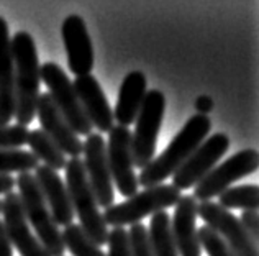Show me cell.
Here are the masks:
<instances>
[{"label":"cell","mask_w":259,"mask_h":256,"mask_svg":"<svg viewBox=\"0 0 259 256\" xmlns=\"http://www.w3.org/2000/svg\"><path fill=\"white\" fill-rule=\"evenodd\" d=\"M0 256H13V246L10 243L9 237H7L2 220H0Z\"/></svg>","instance_id":"obj_31"},{"label":"cell","mask_w":259,"mask_h":256,"mask_svg":"<svg viewBox=\"0 0 259 256\" xmlns=\"http://www.w3.org/2000/svg\"><path fill=\"white\" fill-rule=\"evenodd\" d=\"M108 253L105 256H130V240L125 228H112L107 237Z\"/></svg>","instance_id":"obj_29"},{"label":"cell","mask_w":259,"mask_h":256,"mask_svg":"<svg viewBox=\"0 0 259 256\" xmlns=\"http://www.w3.org/2000/svg\"><path fill=\"white\" fill-rule=\"evenodd\" d=\"M28 145L31 148V154L38 161H45V166H48L53 171H61L66 167L67 159L64 153L54 145V141L48 137V135L39 128V130H33L28 135Z\"/></svg>","instance_id":"obj_22"},{"label":"cell","mask_w":259,"mask_h":256,"mask_svg":"<svg viewBox=\"0 0 259 256\" xmlns=\"http://www.w3.org/2000/svg\"><path fill=\"white\" fill-rule=\"evenodd\" d=\"M218 205L223 208H243V210H257L259 205V189L256 184L228 187L218 195Z\"/></svg>","instance_id":"obj_23"},{"label":"cell","mask_w":259,"mask_h":256,"mask_svg":"<svg viewBox=\"0 0 259 256\" xmlns=\"http://www.w3.org/2000/svg\"><path fill=\"white\" fill-rule=\"evenodd\" d=\"M240 222H241V225L244 228V232L248 233L249 240L257 246V238H259V217H257V210H243Z\"/></svg>","instance_id":"obj_30"},{"label":"cell","mask_w":259,"mask_h":256,"mask_svg":"<svg viewBox=\"0 0 259 256\" xmlns=\"http://www.w3.org/2000/svg\"><path fill=\"white\" fill-rule=\"evenodd\" d=\"M30 130L22 125L0 126V150H20L28 143Z\"/></svg>","instance_id":"obj_27"},{"label":"cell","mask_w":259,"mask_h":256,"mask_svg":"<svg viewBox=\"0 0 259 256\" xmlns=\"http://www.w3.org/2000/svg\"><path fill=\"white\" fill-rule=\"evenodd\" d=\"M15 117V69H13L9 25L0 17V126Z\"/></svg>","instance_id":"obj_19"},{"label":"cell","mask_w":259,"mask_h":256,"mask_svg":"<svg viewBox=\"0 0 259 256\" xmlns=\"http://www.w3.org/2000/svg\"><path fill=\"white\" fill-rule=\"evenodd\" d=\"M0 214H2V200H0Z\"/></svg>","instance_id":"obj_34"},{"label":"cell","mask_w":259,"mask_h":256,"mask_svg":"<svg viewBox=\"0 0 259 256\" xmlns=\"http://www.w3.org/2000/svg\"><path fill=\"white\" fill-rule=\"evenodd\" d=\"M39 74H41V80L48 86V94H50L51 100L56 105L61 115L72 132L77 135H84L89 137L92 133V123L89 122L85 113L80 107V102L76 96L71 79L67 77V74L61 69V66L56 63H46L39 67Z\"/></svg>","instance_id":"obj_7"},{"label":"cell","mask_w":259,"mask_h":256,"mask_svg":"<svg viewBox=\"0 0 259 256\" xmlns=\"http://www.w3.org/2000/svg\"><path fill=\"white\" fill-rule=\"evenodd\" d=\"M230 148V138L225 133L210 135L202 141L200 146L190 154L179 169L172 174V186L177 191L194 187L200 179L213 169Z\"/></svg>","instance_id":"obj_9"},{"label":"cell","mask_w":259,"mask_h":256,"mask_svg":"<svg viewBox=\"0 0 259 256\" xmlns=\"http://www.w3.org/2000/svg\"><path fill=\"white\" fill-rule=\"evenodd\" d=\"M166 112V97L161 91L146 92L145 100L136 117V128L132 133V158L133 166L146 167L154 159L156 145H158L162 117Z\"/></svg>","instance_id":"obj_6"},{"label":"cell","mask_w":259,"mask_h":256,"mask_svg":"<svg viewBox=\"0 0 259 256\" xmlns=\"http://www.w3.org/2000/svg\"><path fill=\"white\" fill-rule=\"evenodd\" d=\"M210 128H212V122L207 115L197 113L190 117L166 150L146 167H143L138 178V186L149 189V187L162 184L167 178H172V174L207 138Z\"/></svg>","instance_id":"obj_2"},{"label":"cell","mask_w":259,"mask_h":256,"mask_svg":"<svg viewBox=\"0 0 259 256\" xmlns=\"http://www.w3.org/2000/svg\"><path fill=\"white\" fill-rule=\"evenodd\" d=\"M18 186V195L28 225L35 228L36 238L50 256H63L66 248L63 243L59 227L54 224L50 207L41 194V189L31 173H22L15 179Z\"/></svg>","instance_id":"obj_4"},{"label":"cell","mask_w":259,"mask_h":256,"mask_svg":"<svg viewBox=\"0 0 259 256\" xmlns=\"http://www.w3.org/2000/svg\"><path fill=\"white\" fill-rule=\"evenodd\" d=\"M197 200L192 195H181L177 200L171 230L179 256H202V246L197 237Z\"/></svg>","instance_id":"obj_17"},{"label":"cell","mask_w":259,"mask_h":256,"mask_svg":"<svg viewBox=\"0 0 259 256\" xmlns=\"http://www.w3.org/2000/svg\"><path fill=\"white\" fill-rule=\"evenodd\" d=\"M61 237H63L64 248H67L74 256H105L102 248L95 245L82 228L76 224L64 227Z\"/></svg>","instance_id":"obj_24"},{"label":"cell","mask_w":259,"mask_h":256,"mask_svg":"<svg viewBox=\"0 0 259 256\" xmlns=\"http://www.w3.org/2000/svg\"><path fill=\"white\" fill-rule=\"evenodd\" d=\"M39 166V161L26 150H0V174L30 173Z\"/></svg>","instance_id":"obj_25"},{"label":"cell","mask_w":259,"mask_h":256,"mask_svg":"<svg viewBox=\"0 0 259 256\" xmlns=\"http://www.w3.org/2000/svg\"><path fill=\"white\" fill-rule=\"evenodd\" d=\"M197 217L205 222V227L220 237L235 256H257V246L249 240L240 219L217 202H200Z\"/></svg>","instance_id":"obj_10"},{"label":"cell","mask_w":259,"mask_h":256,"mask_svg":"<svg viewBox=\"0 0 259 256\" xmlns=\"http://www.w3.org/2000/svg\"><path fill=\"white\" fill-rule=\"evenodd\" d=\"M80 107L92 126L99 128L100 133H108L113 128V110L108 105V100L92 74L76 77L72 82Z\"/></svg>","instance_id":"obj_16"},{"label":"cell","mask_w":259,"mask_h":256,"mask_svg":"<svg viewBox=\"0 0 259 256\" xmlns=\"http://www.w3.org/2000/svg\"><path fill=\"white\" fill-rule=\"evenodd\" d=\"M33 176H35L46 204L50 207L54 224L58 227L71 225L74 219V210L71 205L69 194H67V189L63 181H61L59 174L45 164H39Z\"/></svg>","instance_id":"obj_18"},{"label":"cell","mask_w":259,"mask_h":256,"mask_svg":"<svg viewBox=\"0 0 259 256\" xmlns=\"http://www.w3.org/2000/svg\"><path fill=\"white\" fill-rule=\"evenodd\" d=\"M66 189L69 194L74 215L80 220V228L97 246L107 243L108 227L100 214L97 200L89 186L84 163L80 158H72L66 163Z\"/></svg>","instance_id":"obj_3"},{"label":"cell","mask_w":259,"mask_h":256,"mask_svg":"<svg viewBox=\"0 0 259 256\" xmlns=\"http://www.w3.org/2000/svg\"><path fill=\"white\" fill-rule=\"evenodd\" d=\"M4 227L12 246H15L22 256H50L39 243L36 235L31 233L22 207V200L17 192L5 194L2 200Z\"/></svg>","instance_id":"obj_13"},{"label":"cell","mask_w":259,"mask_h":256,"mask_svg":"<svg viewBox=\"0 0 259 256\" xmlns=\"http://www.w3.org/2000/svg\"><path fill=\"white\" fill-rule=\"evenodd\" d=\"M146 96V77L140 71H132L126 74L123 82L120 86L117 107L113 112V120H117L120 126L135 123L141 104Z\"/></svg>","instance_id":"obj_20"},{"label":"cell","mask_w":259,"mask_h":256,"mask_svg":"<svg viewBox=\"0 0 259 256\" xmlns=\"http://www.w3.org/2000/svg\"><path fill=\"white\" fill-rule=\"evenodd\" d=\"M130 256H153L148 240V228L143 224H135L130 227Z\"/></svg>","instance_id":"obj_28"},{"label":"cell","mask_w":259,"mask_h":256,"mask_svg":"<svg viewBox=\"0 0 259 256\" xmlns=\"http://www.w3.org/2000/svg\"><path fill=\"white\" fill-rule=\"evenodd\" d=\"M195 110L199 112V115H207L208 112L213 110V100L208 96H200L195 99Z\"/></svg>","instance_id":"obj_32"},{"label":"cell","mask_w":259,"mask_h":256,"mask_svg":"<svg viewBox=\"0 0 259 256\" xmlns=\"http://www.w3.org/2000/svg\"><path fill=\"white\" fill-rule=\"evenodd\" d=\"M36 115L41 123V130L54 141V145L64 154L79 158V154L84 151V143L59 113L48 92L39 94L36 102Z\"/></svg>","instance_id":"obj_15"},{"label":"cell","mask_w":259,"mask_h":256,"mask_svg":"<svg viewBox=\"0 0 259 256\" xmlns=\"http://www.w3.org/2000/svg\"><path fill=\"white\" fill-rule=\"evenodd\" d=\"M257 161L259 154L253 148H248V150L233 154L227 161H223L222 164L215 166L205 178L200 179L194 186L192 197L200 202H208L213 197H218L235 181H240L249 176V174H254L257 171Z\"/></svg>","instance_id":"obj_8"},{"label":"cell","mask_w":259,"mask_h":256,"mask_svg":"<svg viewBox=\"0 0 259 256\" xmlns=\"http://www.w3.org/2000/svg\"><path fill=\"white\" fill-rule=\"evenodd\" d=\"M148 240L153 256H179L171 230V217L166 214V210L153 214L149 220Z\"/></svg>","instance_id":"obj_21"},{"label":"cell","mask_w":259,"mask_h":256,"mask_svg":"<svg viewBox=\"0 0 259 256\" xmlns=\"http://www.w3.org/2000/svg\"><path fill=\"white\" fill-rule=\"evenodd\" d=\"M179 199L181 191H177L172 184H159L141 192H136L133 197L121 202V204L110 205L105 208V212L102 215H104L107 227H132L135 224H141V219H145L149 214L166 210L167 207L176 205Z\"/></svg>","instance_id":"obj_5"},{"label":"cell","mask_w":259,"mask_h":256,"mask_svg":"<svg viewBox=\"0 0 259 256\" xmlns=\"http://www.w3.org/2000/svg\"><path fill=\"white\" fill-rule=\"evenodd\" d=\"M61 36L67 53V66L77 77L89 76L94 67V46L85 22L79 15H69L61 25Z\"/></svg>","instance_id":"obj_14"},{"label":"cell","mask_w":259,"mask_h":256,"mask_svg":"<svg viewBox=\"0 0 259 256\" xmlns=\"http://www.w3.org/2000/svg\"><path fill=\"white\" fill-rule=\"evenodd\" d=\"M10 43L13 69H15V117L18 125L28 126L36 115L41 66L38 61L35 39L28 31L15 33Z\"/></svg>","instance_id":"obj_1"},{"label":"cell","mask_w":259,"mask_h":256,"mask_svg":"<svg viewBox=\"0 0 259 256\" xmlns=\"http://www.w3.org/2000/svg\"><path fill=\"white\" fill-rule=\"evenodd\" d=\"M107 145V161L113 184L125 197H133L138 192V176L133 169L132 158V132L126 126H113Z\"/></svg>","instance_id":"obj_11"},{"label":"cell","mask_w":259,"mask_h":256,"mask_svg":"<svg viewBox=\"0 0 259 256\" xmlns=\"http://www.w3.org/2000/svg\"><path fill=\"white\" fill-rule=\"evenodd\" d=\"M197 237H199V243L202 246V250H205L208 256H235L227 246V243L213 230H210L208 227L203 225L200 228H197Z\"/></svg>","instance_id":"obj_26"},{"label":"cell","mask_w":259,"mask_h":256,"mask_svg":"<svg viewBox=\"0 0 259 256\" xmlns=\"http://www.w3.org/2000/svg\"><path fill=\"white\" fill-rule=\"evenodd\" d=\"M15 187V178L12 174H0V194H9L13 192Z\"/></svg>","instance_id":"obj_33"},{"label":"cell","mask_w":259,"mask_h":256,"mask_svg":"<svg viewBox=\"0 0 259 256\" xmlns=\"http://www.w3.org/2000/svg\"><path fill=\"white\" fill-rule=\"evenodd\" d=\"M85 159L84 169L87 174L89 186L94 192V197L97 200V205L108 208L113 205L115 194H113V181L108 169L107 161V145L100 133H91L84 143Z\"/></svg>","instance_id":"obj_12"}]
</instances>
